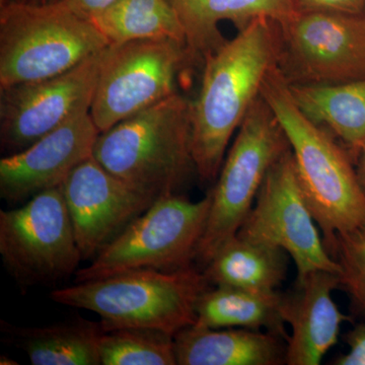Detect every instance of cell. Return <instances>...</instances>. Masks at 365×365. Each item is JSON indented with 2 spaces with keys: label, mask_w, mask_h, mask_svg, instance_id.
<instances>
[{
  "label": "cell",
  "mask_w": 365,
  "mask_h": 365,
  "mask_svg": "<svg viewBox=\"0 0 365 365\" xmlns=\"http://www.w3.org/2000/svg\"><path fill=\"white\" fill-rule=\"evenodd\" d=\"M276 59L274 21L256 19L204 60L191 108L192 155L204 181L217 178L230 139L260 97Z\"/></svg>",
  "instance_id": "6da1fadb"
},
{
  "label": "cell",
  "mask_w": 365,
  "mask_h": 365,
  "mask_svg": "<svg viewBox=\"0 0 365 365\" xmlns=\"http://www.w3.org/2000/svg\"><path fill=\"white\" fill-rule=\"evenodd\" d=\"M284 131L307 205L331 255L337 235L365 223V195L342 144L304 116L274 68L261 91Z\"/></svg>",
  "instance_id": "7a4b0ae2"
},
{
  "label": "cell",
  "mask_w": 365,
  "mask_h": 365,
  "mask_svg": "<svg viewBox=\"0 0 365 365\" xmlns=\"http://www.w3.org/2000/svg\"><path fill=\"white\" fill-rule=\"evenodd\" d=\"M192 101L181 93L100 133L93 158L132 188L157 200L178 193L195 170Z\"/></svg>",
  "instance_id": "3957f363"
},
{
  "label": "cell",
  "mask_w": 365,
  "mask_h": 365,
  "mask_svg": "<svg viewBox=\"0 0 365 365\" xmlns=\"http://www.w3.org/2000/svg\"><path fill=\"white\" fill-rule=\"evenodd\" d=\"M209 287L194 265L178 270L141 269L85 281L51 292L55 302L100 316L106 330L150 329L177 335L196 323V304Z\"/></svg>",
  "instance_id": "277c9868"
},
{
  "label": "cell",
  "mask_w": 365,
  "mask_h": 365,
  "mask_svg": "<svg viewBox=\"0 0 365 365\" xmlns=\"http://www.w3.org/2000/svg\"><path fill=\"white\" fill-rule=\"evenodd\" d=\"M109 44L91 20L55 0L0 6V90L53 78Z\"/></svg>",
  "instance_id": "5b68a950"
},
{
  "label": "cell",
  "mask_w": 365,
  "mask_h": 365,
  "mask_svg": "<svg viewBox=\"0 0 365 365\" xmlns=\"http://www.w3.org/2000/svg\"><path fill=\"white\" fill-rule=\"evenodd\" d=\"M211 193L199 201L180 194L160 197L79 268L76 283L141 269L178 270L193 265L210 211Z\"/></svg>",
  "instance_id": "8992f818"
},
{
  "label": "cell",
  "mask_w": 365,
  "mask_h": 365,
  "mask_svg": "<svg viewBox=\"0 0 365 365\" xmlns=\"http://www.w3.org/2000/svg\"><path fill=\"white\" fill-rule=\"evenodd\" d=\"M289 150L277 117L261 95L237 131L210 192L207 225L196 251L201 266L237 235L269 170Z\"/></svg>",
  "instance_id": "52a82bcc"
},
{
  "label": "cell",
  "mask_w": 365,
  "mask_h": 365,
  "mask_svg": "<svg viewBox=\"0 0 365 365\" xmlns=\"http://www.w3.org/2000/svg\"><path fill=\"white\" fill-rule=\"evenodd\" d=\"M274 26L276 68L288 86L365 78V13L297 11Z\"/></svg>",
  "instance_id": "ba28073f"
},
{
  "label": "cell",
  "mask_w": 365,
  "mask_h": 365,
  "mask_svg": "<svg viewBox=\"0 0 365 365\" xmlns=\"http://www.w3.org/2000/svg\"><path fill=\"white\" fill-rule=\"evenodd\" d=\"M191 63L187 45L179 41L108 45L90 109L98 131L179 93L178 78Z\"/></svg>",
  "instance_id": "9c48e42d"
},
{
  "label": "cell",
  "mask_w": 365,
  "mask_h": 365,
  "mask_svg": "<svg viewBox=\"0 0 365 365\" xmlns=\"http://www.w3.org/2000/svg\"><path fill=\"white\" fill-rule=\"evenodd\" d=\"M0 255L21 288L52 284L76 273L83 257L61 187L0 211Z\"/></svg>",
  "instance_id": "30bf717a"
},
{
  "label": "cell",
  "mask_w": 365,
  "mask_h": 365,
  "mask_svg": "<svg viewBox=\"0 0 365 365\" xmlns=\"http://www.w3.org/2000/svg\"><path fill=\"white\" fill-rule=\"evenodd\" d=\"M237 235L283 250L294 262L297 278L317 270L340 273L302 193L290 150L269 170Z\"/></svg>",
  "instance_id": "8fae6325"
},
{
  "label": "cell",
  "mask_w": 365,
  "mask_h": 365,
  "mask_svg": "<svg viewBox=\"0 0 365 365\" xmlns=\"http://www.w3.org/2000/svg\"><path fill=\"white\" fill-rule=\"evenodd\" d=\"M106 48L59 76L0 90L2 148L19 153L90 111Z\"/></svg>",
  "instance_id": "7c38bea8"
},
{
  "label": "cell",
  "mask_w": 365,
  "mask_h": 365,
  "mask_svg": "<svg viewBox=\"0 0 365 365\" xmlns=\"http://www.w3.org/2000/svg\"><path fill=\"white\" fill-rule=\"evenodd\" d=\"M61 189L83 260H93L155 201L118 179L93 157L72 170Z\"/></svg>",
  "instance_id": "4fadbf2b"
},
{
  "label": "cell",
  "mask_w": 365,
  "mask_h": 365,
  "mask_svg": "<svg viewBox=\"0 0 365 365\" xmlns=\"http://www.w3.org/2000/svg\"><path fill=\"white\" fill-rule=\"evenodd\" d=\"M100 133L90 111H85L25 150L2 158L1 198L20 203L45 190L61 187L72 170L93 157Z\"/></svg>",
  "instance_id": "5bb4252c"
},
{
  "label": "cell",
  "mask_w": 365,
  "mask_h": 365,
  "mask_svg": "<svg viewBox=\"0 0 365 365\" xmlns=\"http://www.w3.org/2000/svg\"><path fill=\"white\" fill-rule=\"evenodd\" d=\"M339 274L317 270L297 278L292 292L282 294L281 316L292 333L287 341V364L318 365L337 344L341 327L350 317L333 299Z\"/></svg>",
  "instance_id": "9a60e30c"
},
{
  "label": "cell",
  "mask_w": 365,
  "mask_h": 365,
  "mask_svg": "<svg viewBox=\"0 0 365 365\" xmlns=\"http://www.w3.org/2000/svg\"><path fill=\"white\" fill-rule=\"evenodd\" d=\"M174 341L178 365L287 364V340L267 331L194 324Z\"/></svg>",
  "instance_id": "2e32d148"
},
{
  "label": "cell",
  "mask_w": 365,
  "mask_h": 365,
  "mask_svg": "<svg viewBox=\"0 0 365 365\" xmlns=\"http://www.w3.org/2000/svg\"><path fill=\"white\" fill-rule=\"evenodd\" d=\"M194 63H204L225 42L220 30L230 21L239 30L256 19L287 20L297 13L294 0H172Z\"/></svg>",
  "instance_id": "e0dca14e"
},
{
  "label": "cell",
  "mask_w": 365,
  "mask_h": 365,
  "mask_svg": "<svg viewBox=\"0 0 365 365\" xmlns=\"http://www.w3.org/2000/svg\"><path fill=\"white\" fill-rule=\"evenodd\" d=\"M304 116L331 134L354 162L365 141V78L332 86H288Z\"/></svg>",
  "instance_id": "ac0fdd59"
},
{
  "label": "cell",
  "mask_w": 365,
  "mask_h": 365,
  "mask_svg": "<svg viewBox=\"0 0 365 365\" xmlns=\"http://www.w3.org/2000/svg\"><path fill=\"white\" fill-rule=\"evenodd\" d=\"M1 331L28 355L33 365H102L98 341L103 322L73 319L44 327L1 322Z\"/></svg>",
  "instance_id": "d6986e66"
},
{
  "label": "cell",
  "mask_w": 365,
  "mask_h": 365,
  "mask_svg": "<svg viewBox=\"0 0 365 365\" xmlns=\"http://www.w3.org/2000/svg\"><path fill=\"white\" fill-rule=\"evenodd\" d=\"M287 256L283 250L235 235L218 249L203 274L213 287L277 292L287 278Z\"/></svg>",
  "instance_id": "ffe728a7"
},
{
  "label": "cell",
  "mask_w": 365,
  "mask_h": 365,
  "mask_svg": "<svg viewBox=\"0 0 365 365\" xmlns=\"http://www.w3.org/2000/svg\"><path fill=\"white\" fill-rule=\"evenodd\" d=\"M282 294L232 287L207 288L196 304V325L212 329L245 328L288 339L281 316Z\"/></svg>",
  "instance_id": "44dd1931"
},
{
  "label": "cell",
  "mask_w": 365,
  "mask_h": 365,
  "mask_svg": "<svg viewBox=\"0 0 365 365\" xmlns=\"http://www.w3.org/2000/svg\"><path fill=\"white\" fill-rule=\"evenodd\" d=\"M91 21L109 44L165 39L186 44L172 0H118Z\"/></svg>",
  "instance_id": "7402d4cb"
},
{
  "label": "cell",
  "mask_w": 365,
  "mask_h": 365,
  "mask_svg": "<svg viewBox=\"0 0 365 365\" xmlns=\"http://www.w3.org/2000/svg\"><path fill=\"white\" fill-rule=\"evenodd\" d=\"M98 350L102 365H178L174 337L150 329L106 330Z\"/></svg>",
  "instance_id": "603a6c76"
},
{
  "label": "cell",
  "mask_w": 365,
  "mask_h": 365,
  "mask_svg": "<svg viewBox=\"0 0 365 365\" xmlns=\"http://www.w3.org/2000/svg\"><path fill=\"white\" fill-rule=\"evenodd\" d=\"M331 256L340 267V288L365 319V223L337 235Z\"/></svg>",
  "instance_id": "cb8c5ba5"
},
{
  "label": "cell",
  "mask_w": 365,
  "mask_h": 365,
  "mask_svg": "<svg viewBox=\"0 0 365 365\" xmlns=\"http://www.w3.org/2000/svg\"><path fill=\"white\" fill-rule=\"evenodd\" d=\"M297 11L364 14L365 0H294Z\"/></svg>",
  "instance_id": "d4e9b609"
},
{
  "label": "cell",
  "mask_w": 365,
  "mask_h": 365,
  "mask_svg": "<svg viewBox=\"0 0 365 365\" xmlns=\"http://www.w3.org/2000/svg\"><path fill=\"white\" fill-rule=\"evenodd\" d=\"M348 351L334 360V365H365V319L345 335Z\"/></svg>",
  "instance_id": "484cf974"
},
{
  "label": "cell",
  "mask_w": 365,
  "mask_h": 365,
  "mask_svg": "<svg viewBox=\"0 0 365 365\" xmlns=\"http://www.w3.org/2000/svg\"><path fill=\"white\" fill-rule=\"evenodd\" d=\"M55 1L59 2L62 6L83 18L93 20L118 0H55Z\"/></svg>",
  "instance_id": "4316f807"
},
{
  "label": "cell",
  "mask_w": 365,
  "mask_h": 365,
  "mask_svg": "<svg viewBox=\"0 0 365 365\" xmlns=\"http://www.w3.org/2000/svg\"><path fill=\"white\" fill-rule=\"evenodd\" d=\"M354 160L355 163H356L355 170H356L357 178H359L360 186L364 190L365 195V141L362 144L361 148H359V150L357 151Z\"/></svg>",
  "instance_id": "83f0119b"
},
{
  "label": "cell",
  "mask_w": 365,
  "mask_h": 365,
  "mask_svg": "<svg viewBox=\"0 0 365 365\" xmlns=\"http://www.w3.org/2000/svg\"><path fill=\"white\" fill-rule=\"evenodd\" d=\"M50 1V0H38V2H48Z\"/></svg>",
  "instance_id": "f1b7e54d"
}]
</instances>
